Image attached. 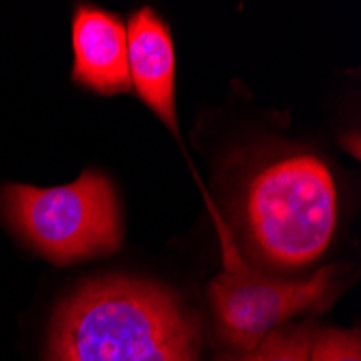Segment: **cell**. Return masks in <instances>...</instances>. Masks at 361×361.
Instances as JSON below:
<instances>
[{"label": "cell", "instance_id": "8992f818", "mask_svg": "<svg viewBox=\"0 0 361 361\" xmlns=\"http://www.w3.org/2000/svg\"><path fill=\"white\" fill-rule=\"evenodd\" d=\"M76 82L104 93H128L133 89L128 74V35L126 24L115 16L82 5L72 24Z\"/></svg>", "mask_w": 361, "mask_h": 361}, {"label": "cell", "instance_id": "5b68a950", "mask_svg": "<svg viewBox=\"0 0 361 361\" xmlns=\"http://www.w3.org/2000/svg\"><path fill=\"white\" fill-rule=\"evenodd\" d=\"M126 35L130 85L180 139L176 115V48L167 24L154 9L143 7L126 24Z\"/></svg>", "mask_w": 361, "mask_h": 361}, {"label": "cell", "instance_id": "6da1fadb", "mask_svg": "<svg viewBox=\"0 0 361 361\" xmlns=\"http://www.w3.org/2000/svg\"><path fill=\"white\" fill-rule=\"evenodd\" d=\"M197 324L169 290L104 277L59 305L48 361H197Z\"/></svg>", "mask_w": 361, "mask_h": 361}, {"label": "cell", "instance_id": "3957f363", "mask_svg": "<svg viewBox=\"0 0 361 361\" xmlns=\"http://www.w3.org/2000/svg\"><path fill=\"white\" fill-rule=\"evenodd\" d=\"M3 202L13 227L56 264L111 253L121 243L115 188L97 171L54 188L9 184Z\"/></svg>", "mask_w": 361, "mask_h": 361}, {"label": "cell", "instance_id": "ba28073f", "mask_svg": "<svg viewBox=\"0 0 361 361\" xmlns=\"http://www.w3.org/2000/svg\"><path fill=\"white\" fill-rule=\"evenodd\" d=\"M310 361H361L357 331H324L312 338Z\"/></svg>", "mask_w": 361, "mask_h": 361}, {"label": "cell", "instance_id": "277c9868", "mask_svg": "<svg viewBox=\"0 0 361 361\" xmlns=\"http://www.w3.org/2000/svg\"><path fill=\"white\" fill-rule=\"evenodd\" d=\"M336 269H320L305 281H281L240 264L212 279L210 301L223 338L240 353L255 348L275 326L320 303L334 283Z\"/></svg>", "mask_w": 361, "mask_h": 361}, {"label": "cell", "instance_id": "7a4b0ae2", "mask_svg": "<svg viewBox=\"0 0 361 361\" xmlns=\"http://www.w3.org/2000/svg\"><path fill=\"white\" fill-rule=\"evenodd\" d=\"M247 223L257 251L279 267H305L329 247L338 223V188L312 154L262 169L247 190Z\"/></svg>", "mask_w": 361, "mask_h": 361}, {"label": "cell", "instance_id": "52a82bcc", "mask_svg": "<svg viewBox=\"0 0 361 361\" xmlns=\"http://www.w3.org/2000/svg\"><path fill=\"white\" fill-rule=\"evenodd\" d=\"M312 334L305 329L299 331H271L255 348L227 355L219 361H310Z\"/></svg>", "mask_w": 361, "mask_h": 361}]
</instances>
